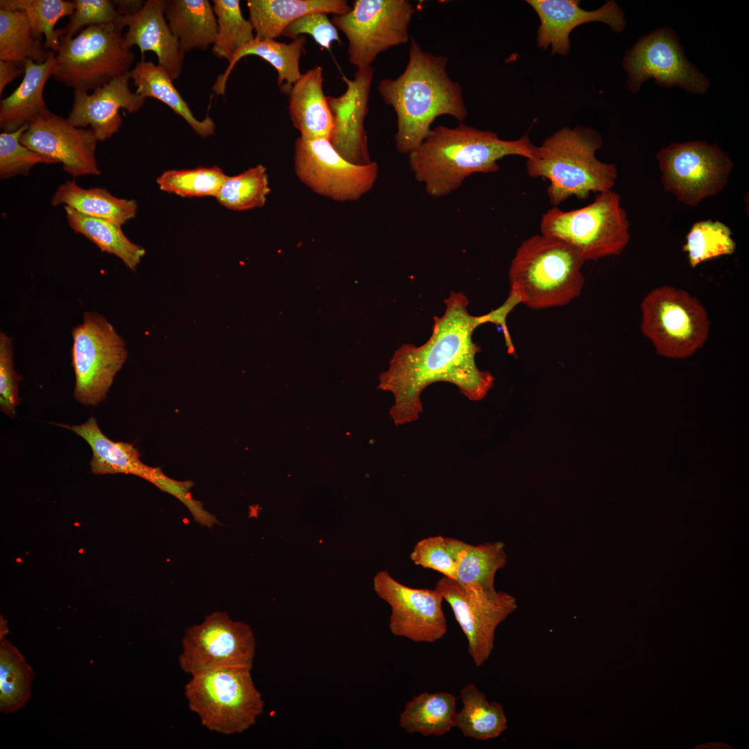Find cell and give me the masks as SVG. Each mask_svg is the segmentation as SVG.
Instances as JSON below:
<instances>
[{
    "instance_id": "27",
    "label": "cell",
    "mask_w": 749,
    "mask_h": 749,
    "mask_svg": "<svg viewBox=\"0 0 749 749\" xmlns=\"http://www.w3.org/2000/svg\"><path fill=\"white\" fill-rule=\"evenodd\" d=\"M306 37L299 36L290 43L275 40H259L241 46L228 62L224 72L220 74L212 89L216 94L225 95L227 80L236 64L247 55H257L271 64L277 72V85L280 92L289 94L293 85L302 76L300 60L305 52Z\"/></svg>"
},
{
    "instance_id": "47",
    "label": "cell",
    "mask_w": 749,
    "mask_h": 749,
    "mask_svg": "<svg viewBox=\"0 0 749 749\" xmlns=\"http://www.w3.org/2000/svg\"><path fill=\"white\" fill-rule=\"evenodd\" d=\"M148 481L182 502L188 508L194 519L202 525L211 528L214 524L218 523L213 515L204 509L201 502L191 497L189 492L193 485L191 481L174 480L165 475L157 467H153Z\"/></svg>"
},
{
    "instance_id": "30",
    "label": "cell",
    "mask_w": 749,
    "mask_h": 749,
    "mask_svg": "<svg viewBox=\"0 0 749 749\" xmlns=\"http://www.w3.org/2000/svg\"><path fill=\"white\" fill-rule=\"evenodd\" d=\"M53 206L64 205L83 214L112 222L119 226L134 218L137 203L120 198L101 187L84 189L74 181L60 184L51 198Z\"/></svg>"
},
{
    "instance_id": "29",
    "label": "cell",
    "mask_w": 749,
    "mask_h": 749,
    "mask_svg": "<svg viewBox=\"0 0 749 749\" xmlns=\"http://www.w3.org/2000/svg\"><path fill=\"white\" fill-rule=\"evenodd\" d=\"M445 544L457 564L458 583L468 587L495 589V575L507 562L503 542L496 541L474 545L456 538L445 537Z\"/></svg>"
},
{
    "instance_id": "39",
    "label": "cell",
    "mask_w": 749,
    "mask_h": 749,
    "mask_svg": "<svg viewBox=\"0 0 749 749\" xmlns=\"http://www.w3.org/2000/svg\"><path fill=\"white\" fill-rule=\"evenodd\" d=\"M218 31L212 53L228 62L243 45L255 40L254 28L241 12L239 0H214Z\"/></svg>"
},
{
    "instance_id": "24",
    "label": "cell",
    "mask_w": 749,
    "mask_h": 749,
    "mask_svg": "<svg viewBox=\"0 0 749 749\" xmlns=\"http://www.w3.org/2000/svg\"><path fill=\"white\" fill-rule=\"evenodd\" d=\"M55 53L50 51L43 63L24 62V77L19 86L1 100L0 127L3 132H14L48 110L43 98L45 84L53 76Z\"/></svg>"
},
{
    "instance_id": "35",
    "label": "cell",
    "mask_w": 749,
    "mask_h": 749,
    "mask_svg": "<svg viewBox=\"0 0 749 749\" xmlns=\"http://www.w3.org/2000/svg\"><path fill=\"white\" fill-rule=\"evenodd\" d=\"M35 673L21 652L10 642L0 639V711L15 713L31 696Z\"/></svg>"
},
{
    "instance_id": "45",
    "label": "cell",
    "mask_w": 749,
    "mask_h": 749,
    "mask_svg": "<svg viewBox=\"0 0 749 749\" xmlns=\"http://www.w3.org/2000/svg\"><path fill=\"white\" fill-rule=\"evenodd\" d=\"M21 376L14 369L13 349L11 338L0 333V408L8 417L15 415L20 403L19 382Z\"/></svg>"
},
{
    "instance_id": "34",
    "label": "cell",
    "mask_w": 749,
    "mask_h": 749,
    "mask_svg": "<svg viewBox=\"0 0 749 749\" xmlns=\"http://www.w3.org/2000/svg\"><path fill=\"white\" fill-rule=\"evenodd\" d=\"M69 226L92 243L102 252L119 257L135 270L146 254L144 248L130 241L120 226L106 220L89 216L64 206Z\"/></svg>"
},
{
    "instance_id": "15",
    "label": "cell",
    "mask_w": 749,
    "mask_h": 749,
    "mask_svg": "<svg viewBox=\"0 0 749 749\" xmlns=\"http://www.w3.org/2000/svg\"><path fill=\"white\" fill-rule=\"evenodd\" d=\"M623 67L632 92L650 78L659 86L679 87L697 94L706 93L710 86L707 76L685 57L675 32L667 26L640 38L625 53Z\"/></svg>"
},
{
    "instance_id": "50",
    "label": "cell",
    "mask_w": 749,
    "mask_h": 749,
    "mask_svg": "<svg viewBox=\"0 0 749 749\" xmlns=\"http://www.w3.org/2000/svg\"><path fill=\"white\" fill-rule=\"evenodd\" d=\"M1 628H0V639L6 638V635L8 633V628L6 622L1 617Z\"/></svg>"
},
{
    "instance_id": "44",
    "label": "cell",
    "mask_w": 749,
    "mask_h": 749,
    "mask_svg": "<svg viewBox=\"0 0 749 749\" xmlns=\"http://www.w3.org/2000/svg\"><path fill=\"white\" fill-rule=\"evenodd\" d=\"M410 559L416 565L431 569L444 576L456 580L457 564L445 544V537L431 536L417 542L414 546Z\"/></svg>"
},
{
    "instance_id": "19",
    "label": "cell",
    "mask_w": 749,
    "mask_h": 749,
    "mask_svg": "<svg viewBox=\"0 0 749 749\" xmlns=\"http://www.w3.org/2000/svg\"><path fill=\"white\" fill-rule=\"evenodd\" d=\"M373 75L372 67L359 69L353 79L343 77L347 85L343 94L327 96L333 121L329 140L344 159L359 165L372 162L364 122L369 111Z\"/></svg>"
},
{
    "instance_id": "13",
    "label": "cell",
    "mask_w": 749,
    "mask_h": 749,
    "mask_svg": "<svg viewBox=\"0 0 749 749\" xmlns=\"http://www.w3.org/2000/svg\"><path fill=\"white\" fill-rule=\"evenodd\" d=\"M255 655L251 627L226 612H214L185 630L178 660L182 670L193 675L224 668L252 669Z\"/></svg>"
},
{
    "instance_id": "46",
    "label": "cell",
    "mask_w": 749,
    "mask_h": 749,
    "mask_svg": "<svg viewBox=\"0 0 749 749\" xmlns=\"http://www.w3.org/2000/svg\"><path fill=\"white\" fill-rule=\"evenodd\" d=\"M302 34L310 35L326 49H329L334 42H341L338 29L325 12H312L299 17L286 27L282 36L294 40Z\"/></svg>"
},
{
    "instance_id": "2",
    "label": "cell",
    "mask_w": 749,
    "mask_h": 749,
    "mask_svg": "<svg viewBox=\"0 0 749 749\" xmlns=\"http://www.w3.org/2000/svg\"><path fill=\"white\" fill-rule=\"evenodd\" d=\"M447 61L411 38L404 71L396 78L380 80L379 94L397 116L395 140L399 153L408 155L416 150L438 117L449 115L460 122L467 117L462 87L449 76Z\"/></svg>"
},
{
    "instance_id": "11",
    "label": "cell",
    "mask_w": 749,
    "mask_h": 749,
    "mask_svg": "<svg viewBox=\"0 0 749 749\" xmlns=\"http://www.w3.org/2000/svg\"><path fill=\"white\" fill-rule=\"evenodd\" d=\"M415 9L407 0H355L332 22L345 35L348 60L357 69L371 67L388 49L406 44Z\"/></svg>"
},
{
    "instance_id": "21",
    "label": "cell",
    "mask_w": 749,
    "mask_h": 749,
    "mask_svg": "<svg viewBox=\"0 0 749 749\" xmlns=\"http://www.w3.org/2000/svg\"><path fill=\"white\" fill-rule=\"evenodd\" d=\"M130 73L119 76L93 91H74V103L67 120L77 128L90 126L98 141L118 132L122 118L121 108L133 113L141 109L146 98L129 88Z\"/></svg>"
},
{
    "instance_id": "37",
    "label": "cell",
    "mask_w": 749,
    "mask_h": 749,
    "mask_svg": "<svg viewBox=\"0 0 749 749\" xmlns=\"http://www.w3.org/2000/svg\"><path fill=\"white\" fill-rule=\"evenodd\" d=\"M0 9L24 11L34 39L40 40L44 35V48L56 53L62 35L55 26L62 17L73 14L74 3L64 0H1Z\"/></svg>"
},
{
    "instance_id": "31",
    "label": "cell",
    "mask_w": 749,
    "mask_h": 749,
    "mask_svg": "<svg viewBox=\"0 0 749 749\" xmlns=\"http://www.w3.org/2000/svg\"><path fill=\"white\" fill-rule=\"evenodd\" d=\"M137 87L135 92L144 97L154 98L169 107L182 117L199 136L205 137L215 132L213 119L207 116L203 120L196 119L187 103L173 84L167 71L160 65L142 59L130 71Z\"/></svg>"
},
{
    "instance_id": "28",
    "label": "cell",
    "mask_w": 749,
    "mask_h": 749,
    "mask_svg": "<svg viewBox=\"0 0 749 749\" xmlns=\"http://www.w3.org/2000/svg\"><path fill=\"white\" fill-rule=\"evenodd\" d=\"M164 16L184 53L214 44L217 19L207 0H165Z\"/></svg>"
},
{
    "instance_id": "5",
    "label": "cell",
    "mask_w": 749,
    "mask_h": 749,
    "mask_svg": "<svg viewBox=\"0 0 749 749\" xmlns=\"http://www.w3.org/2000/svg\"><path fill=\"white\" fill-rule=\"evenodd\" d=\"M585 261L571 246L535 234L518 247L509 269V297L533 309L566 305L580 294Z\"/></svg>"
},
{
    "instance_id": "22",
    "label": "cell",
    "mask_w": 749,
    "mask_h": 749,
    "mask_svg": "<svg viewBox=\"0 0 749 749\" xmlns=\"http://www.w3.org/2000/svg\"><path fill=\"white\" fill-rule=\"evenodd\" d=\"M165 0H147L142 8L131 15H122L120 26L128 27L123 35L131 49L137 45L144 59L146 51H153L158 64L169 74L172 80L182 73L185 53L179 40L172 33L164 16Z\"/></svg>"
},
{
    "instance_id": "16",
    "label": "cell",
    "mask_w": 749,
    "mask_h": 749,
    "mask_svg": "<svg viewBox=\"0 0 749 749\" xmlns=\"http://www.w3.org/2000/svg\"><path fill=\"white\" fill-rule=\"evenodd\" d=\"M436 589L450 605L474 664L482 666L492 653L497 627L517 608L516 598L496 589L465 587L444 576Z\"/></svg>"
},
{
    "instance_id": "18",
    "label": "cell",
    "mask_w": 749,
    "mask_h": 749,
    "mask_svg": "<svg viewBox=\"0 0 749 749\" xmlns=\"http://www.w3.org/2000/svg\"><path fill=\"white\" fill-rule=\"evenodd\" d=\"M98 141L92 129L75 127L49 109L29 123L20 138L27 148L62 164L73 177L101 173L95 157Z\"/></svg>"
},
{
    "instance_id": "7",
    "label": "cell",
    "mask_w": 749,
    "mask_h": 749,
    "mask_svg": "<svg viewBox=\"0 0 749 749\" xmlns=\"http://www.w3.org/2000/svg\"><path fill=\"white\" fill-rule=\"evenodd\" d=\"M540 230L571 246L585 261L618 255L630 239V222L621 196L612 190L599 193L581 208L549 209L542 216Z\"/></svg>"
},
{
    "instance_id": "6",
    "label": "cell",
    "mask_w": 749,
    "mask_h": 749,
    "mask_svg": "<svg viewBox=\"0 0 749 749\" xmlns=\"http://www.w3.org/2000/svg\"><path fill=\"white\" fill-rule=\"evenodd\" d=\"M191 711L210 731L231 735L250 728L264 712V702L251 669L224 668L191 675L184 687Z\"/></svg>"
},
{
    "instance_id": "17",
    "label": "cell",
    "mask_w": 749,
    "mask_h": 749,
    "mask_svg": "<svg viewBox=\"0 0 749 749\" xmlns=\"http://www.w3.org/2000/svg\"><path fill=\"white\" fill-rule=\"evenodd\" d=\"M377 595L391 608L388 628L397 637L417 643H434L447 630L442 610L444 600L436 588L417 589L406 586L386 571L373 579Z\"/></svg>"
},
{
    "instance_id": "23",
    "label": "cell",
    "mask_w": 749,
    "mask_h": 749,
    "mask_svg": "<svg viewBox=\"0 0 749 749\" xmlns=\"http://www.w3.org/2000/svg\"><path fill=\"white\" fill-rule=\"evenodd\" d=\"M323 81V69L316 66L302 74L288 94L289 117L302 138L329 139L333 121Z\"/></svg>"
},
{
    "instance_id": "36",
    "label": "cell",
    "mask_w": 749,
    "mask_h": 749,
    "mask_svg": "<svg viewBox=\"0 0 749 749\" xmlns=\"http://www.w3.org/2000/svg\"><path fill=\"white\" fill-rule=\"evenodd\" d=\"M49 52L33 37L24 11L0 9V60L43 63Z\"/></svg>"
},
{
    "instance_id": "3",
    "label": "cell",
    "mask_w": 749,
    "mask_h": 749,
    "mask_svg": "<svg viewBox=\"0 0 749 749\" xmlns=\"http://www.w3.org/2000/svg\"><path fill=\"white\" fill-rule=\"evenodd\" d=\"M535 148L527 135L503 140L494 132L460 122L455 128L440 125L432 128L422 144L408 154V164L427 193L440 198L458 189L473 173L499 171L498 161L504 157L530 159Z\"/></svg>"
},
{
    "instance_id": "14",
    "label": "cell",
    "mask_w": 749,
    "mask_h": 749,
    "mask_svg": "<svg viewBox=\"0 0 749 749\" xmlns=\"http://www.w3.org/2000/svg\"><path fill=\"white\" fill-rule=\"evenodd\" d=\"M295 173L320 196L334 201H355L372 189L378 177V164L364 165L344 159L328 139L298 137L294 144Z\"/></svg>"
},
{
    "instance_id": "33",
    "label": "cell",
    "mask_w": 749,
    "mask_h": 749,
    "mask_svg": "<svg viewBox=\"0 0 749 749\" xmlns=\"http://www.w3.org/2000/svg\"><path fill=\"white\" fill-rule=\"evenodd\" d=\"M463 704L456 712L455 727L465 737L487 741L499 737L508 729V719L503 706L490 701L474 683L465 685L460 692Z\"/></svg>"
},
{
    "instance_id": "49",
    "label": "cell",
    "mask_w": 749,
    "mask_h": 749,
    "mask_svg": "<svg viewBox=\"0 0 749 749\" xmlns=\"http://www.w3.org/2000/svg\"><path fill=\"white\" fill-rule=\"evenodd\" d=\"M112 2L121 15H131L137 12L145 3L141 0H114Z\"/></svg>"
},
{
    "instance_id": "20",
    "label": "cell",
    "mask_w": 749,
    "mask_h": 749,
    "mask_svg": "<svg viewBox=\"0 0 749 749\" xmlns=\"http://www.w3.org/2000/svg\"><path fill=\"white\" fill-rule=\"evenodd\" d=\"M539 17L537 43L539 48H551L552 54L567 55L570 51L569 35L577 26L592 21L608 25L616 33L626 26L623 10L610 0L594 10H586L578 0L526 1Z\"/></svg>"
},
{
    "instance_id": "9",
    "label": "cell",
    "mask_w": 749,
    "mask_h": 749,
    "mask_svg": "<svg viewBox=\"0 0 749 749\" xmlns=\"http://www.w3.org/2000/svg\"><path fill=\"white\" fill-rule=\"evenodd\" d=\"M640 307L641 331L658 355L686 359L708 339L707 311L685 290L669 285L656 287L644 296Z\"/></svg>"
},
{
    "instance_id": "26",
    "label": "cell",
    "mask_w": 749,
    "mask_h": 749,
    "mask_svg": "<svg viewBox=\"0 0 749 749\" xmlns=\"http://www.w3.org/2000/svg\"><path fill=\"white\" fill-rule=\"evenodd\" d=\"M58 425L74 431L89 445L94 474H128L148 480L153 467L141 460L140 454L132 444L115 442L107 437L94 417L78 425Z\"/></svg>"
},
{
    "instance_id": "4",
    "label": "cell",
    "mask_w": 749,
    "mask_h": 749,
    "mask_svg": "<svg viewBox=\"0 0 749 749\" xmlns=\"http://www.w3.org/2000/svg\"><path fill=\"white\" fill-rule=\"evenodd\" d=\"M602 144L601 136L590 128H562L536 146L526 160V171L532 178L549 180L547 195L556 207L571 196L586 199L591 192L612 190L617 169L596 158Z\"/></svg>"
},
{
    "instance_id": "38",
    "label": "cell",
    "mask_w": 749,
    "mask_h": 749,
    "mask_svg": "<svg viewBox=\"0 0 749 749\" xmlns=\"http://www.w3.org/2000/svg\"><path fill=\"white\" fill-rule=\"evenodd\" d=\"M270 192L266 169L257 164L239 175H227L216 198L229 209L245 211L263 207Z\"/></svg>"
},
{
    "instance_id": "10",
    "label": "cell",
    "mask_w": 749,
    "mask_h": 749,
    "mask_svg": "<svg viewBox=\"0 0 749 749\" xmlns=\"http://www.w3.org/2000/svg\"><path fill=\"white\" fill-rule=\"evenodd\" d=\"M75 399L85 406L103 401L128 352L123 339L102 315L87 311L71 332Z\"/></svg>"
},
{
    "instance_id": "25",
    "label": "cell",
    "mask_w": 749,
    "mask_h": 749,
    "mask_svg": "<svg viewBox=\"0 0 749 749\" xmlns=\"http://www.w3.org/2000/svg\"><path fill=\"white\" fill-rule=\"evenodd\" d=\"M247 6L259 40L279 37L288 25L307 14L343 15L352 8L345 0H248Z\"/></svg>"
},
{
    "instance_id": "8",
    "label": "cell",
    "mask_w": 749,
    "mask_h": 749,
    "mask_svg": "<svg viewBox=\"0 0 749 749\" xmlns=\"http://www.w3.org/2000/svg\"><path fill=\"white\" fill-rule=\"evenodd\" d=\"M115 24L88 26L74 37L61 36L53 77L87 92L130 73L135 54Z\"/></svg>"
},
{
    "instance_id": "41",
    "label": "cell",
    "mask_w": 749,
    "mask_h": 749,
    "mask_svg": "<svg viewBox=\"0 0 749 749\" xmlns=\"http://www.w3.org/2000/svg\"><path fill=\"white\" fill-rule=\"evenodd\" d=\"M227 175L218 166L169 170L157 178L162 191L182 197H216Z\"/></svg>"
},
{
    "instance_id": "40",
    "label": "cell",
    "mask_w": 749,
    "mask_h": 749,
    "mask_svg": "<svg viewBox=\"0 0 749 749\" xmlns=\"http://www.w3.org/2000/svg\"><path fill=\"white\" fill-rule=\"evenodd\" d=\"M683 250L687 253L691 268L700 264L736 250V242L730 228L718 221L704 220L696 222L688 232Z\"/></svg>"
},
{
    "instance_id": "32",
    "label": "cell",
    "mask_w": 749,
    "mask_h": 749,
    "mask_svg": "<svg viewBox=\"0 0 749 749\" xmlns=\"http://www.w3.org/2000/svg\"><path fill=\"white\" fill-rule=\"evenodd\" d=\"M457 698L448 692H424L408 701L399 718L408 734L441 737L455 727Z\"/></svg>"
},
{
    "instance_id": "42",
    "label": "cell",
    "mask_w": 749,
    "mask_h": 749,
    "mask_svg": "<svg viewBox=\"0 0 749 749\" xmlns=\"http://www.w3.org/2000/svg\"><path fill=\"white\" fill-rule=\"evenodd\" d=\"M28 128L26 124L14 132L0 134V178L8 179L19 175L26 176L38 164H56L57 161L27 148L20 142L22 134Z\"/></svg>"
},
{
    "instance_id": "1",
    "label": "cell",
    "mask_w": 749,
    "mask_h": 749,
    "mask_svg": "<svg viewBox=\"0 0 749 749\" xmlns=\"http://www.w3.org/2000/svg\"><path fill=\"white\" fill-rule=\"evenodd\" d=\"M445 303L427 341L420 346L402 345L380 375L379 388L394 396L389 413L395 425L417 420L422 412L420 395L432 383L453 384L472 401L482 399L493 386L491 374L477 368L480 348L472 340L476 327L487 322L485 315L470 314L468 299L461 292H451Z\"/></svg>"
},
{
    "instance_id": "48",
    "label": "cell",
    "mask_w": 749,
    "mask_h": 749,
    "mask_svg": "<svg viewBox=\"0 0 749 749\" xmlns=\"http://www.w3.org/2000/svg\"><path fill=\"white\" fill-rule=\"evenodd\" d=\"M24 73V66L12 61L0 60V95L6 85Z\"/></svg>"
},
{
    "instance_id": "43",
    "label": "cell",
    "mask_w": 749,
    "mask_h": 749,
    "mask_svg": "<svg viewBox=\"0 0 749 749\" xmlns=\"http://www.w3.org/2000/svg\"><path fill=\"white\" fill-rule=\"evenodd\" d=\"M74 11L64 28L62 35L73 37V35L84 26L103 24H115L120 26L121 18L112 2L109 0H74Z\"/></svg>"
},
{
    "instance_id": "12",
    "label": "cell",
    "mask_w": 749,
    "mask_h": 749,
    "mask_svg": "<svg viewBox=\"0 0 749 749\" xmlns=\"http://www.w3.org/2000/svg\"><path fill=\"white\" fill-rule=\"evenodd\" d=\"M664 189L680 203L696 207L728 184L734 164L716 144L671 142L657 153Z\"/></svg>"
}]
</instances>
